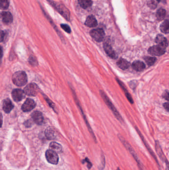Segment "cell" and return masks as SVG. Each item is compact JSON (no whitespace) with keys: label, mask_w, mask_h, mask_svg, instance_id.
I'll list each match as a JSON object with an SVG mask.
<instances>
[{"label":"cell","mask_w":169,"mask_h":170,"mask_svg":"<svg viewBox=\"0 0 169 170\" xmlns=\"http://www.w3.org/2000/svg\"><path fill=\"white\" fill-rule=\"evenodd\" d=\"M3 48L1 46H0V65L1 64L2 59L3 57Z\"/></svg>","instance_id":"ab89813d"},{"label":"cell","mask_w":169,"mask_h":170,"mask_svg":"<svg viewBox=\"0 0 169 170\" xmlns=\"http://www.w3.org/2000/svg\"><path fill=\"white\" fill-rule=\"evenodd\" d=\"M5 35V34L4 31L0 29V42H2L4 41Z\"/></svg>","instance_id":"8d00e7d4"},{"label":"cell","mask_w":169,"mask_h":170,"mask_svg":"<svg viewBox=\"0 0 169 170\" xmlns=\"http://www.w3.org/2000/svg\"><path fill=\"white\" fill-rule=\"evenodd\" d=\"M101 163H100V165L99 167V169L100 170H103L104 169L105 166V157L103 155H101Z\"/></svg>","instance_id":"4dcf8cb0"},{"label":"cell","mask_w":169,"mask_h":170,"mask_svg":"<svg viewBox=\"0 0 169 170\" xmlns=\"http://www.w3.org/2000/svg\"><path fill=\"white\" fill-rule=\"evenodd\" d=\"M119 138L121 142L123 143V145L125 146V147L129 151V152L130 153V154L133 157L135 161H136V163H137V165H138V167H139V170H144L142 164V162H140V159H139V157L137 156L136 153V152H135L134 149L132 147V146H131V145L129 143V142H127L123 137H122V136H120L119 137Z\"/></svg>","instance_id":"277c9868"},{"label":"cell","mask_w":169,"mask_h":170,"mask_svg":"<svg viewBox=\"0 0 169 170\" xmlns=\"http://www.w3.org/2000/svg\"><path fill=\"white\" fill-rule=\"evenodd\" d=\"M14 108V105H13L11 100L9 99H6L3 102V109L6 113H10L11 112V110Z\"/></svg>","instance_id":"e0dca14e"},{"label":"cell","mask_w":169,"mask_h":170,"mask_svg":"<svg viewBox=\"0 0 169 170\" xmlns=\"http://www.w3.org/2000/svg\"><path fill=\"white\" fill-rule=\"evenodd\" d=\"M155 42L158 44V45L162 46L165 48H166L168 45L167 39L162 34H158L157 35L155 38Z\"/></svg>","instance_id":"2e32d148"},{"label":"cell","mask_w":169,"mask_h":170,"mask_svg":"<svg viewBox=\"0 0 169 170\" xmlns=\"http://www.w3.org/2000/svg\"><path fill=\"white\" fill-rule=\"evenodd\" d=\"M163 96L166 100H168V98H169V92H168V91H165V92L164 93Z\"/></svg>","instance_id":"f35d334b"},{"label":"cell","mask_w":169,"mask_h":170,"mask_svg":"<svg viewBox=\"0 0 169 170\" xmlns=\"http://www.w3.org/2000/svg\"><path fill=\"white\" fill-rule=\"evenodd\" d=\"M24 91L27 96H35L39 92V87L34 83H30L25 87Z\"/></svg>","instance_id":"52a82bcc"},{"label":"cell","mask_w":169,"mask_h":170,"mask_svg":"<svg viewBox=\"0 0 169 170\" xmlns=\"http://www.w3.org/2000/svg\"><path fill=\"white\" fill-rule=\"evenodd\" d=\"M116 64L120 68L122 69L123 70L129 68L130 66V63H129L127 60L123 58H121L119 60Z\"/></svg>","instance_id":"603a6c76"},{"label":"cell","mask_w":169,"mask_h":170,"mask_svg":"<svg viewBox=\"0 0 169 170\" xmlns=\"http://www.w3.org/2000/svg\"><path fill=\"white\" fill-rule=\"evenodd\" d=\"M132 67L136 71H142L145 68V65L143 62L140 61H136L132 64Z\"/></svg>","instance_id":"44dd1931"},{"label":"cell","mask_w":169,"mask_h":170,"mask_svg":"<svg viewBox=\"0 0 169 170\" xmlns=\"http://www.w3.org/2000/svg\"><path fill=\"white\" fill-rule=\"evenodd\" d=\"M3 124V116L1 113H0V127H2Z\"/></svg>","instance_id":"b9f144b4"},{"label":"cell","mask_w":169,"mask_h":170,"mask_svg":"<svg viewBox=\"0 0 169 170\" xmlns=\"http://www.w3.org/2000/svg\"><path fill=\"white\" fill-rule=\"evenodd\" d=\"M164 107L165 108V110L167 111V112H169V103H164L163 105Z\"/></svg>","instance_id":"60d3db41"},{"label":"cell","mask_w":169,"mask_h":170,"mask_svg":"<svg viewBox=\"0 0 169 170\" xmlns=\"http://www.w3.org/2000/svg\"><path fill=\"white\" fill-rule=\"evenodd\" d=\"M31 117L32 119L38 125H41L43 124L44 119H43L42 113L39 111H35L31 114Z\"/></svg>","instance_id":"9a60e30c"},{"label":"cell","mask_w":169,"mask_h":170,"mask_svg":"<svg viewBox=\"0 0 169 170\" xmlns=\"http://www.w3.org/2000/svg\"><path fill=\"white\" fill-rule=\"evenodd\" d=\"M61 27L62 29H64V31H65V32L67 33L70 34L71 32V29L70 27L66 24H61Z\"/></svg>","instance_id":"d6a6232c"},{"label":"cell","mask_w":169,"mask_h":170,"mask_svg":"<svg viewBox=\"0 0 169 170\" xmlns=\"http://www.w3.org/2000/svg\"><path fill=\"white\" fill-rule=\"evenodd\" d=\"M116 80L117 81V82L118 83V84H119L121 88H122L123 92L125 93V95H126V96L127 98V99L132 104L133 103V99H132L131 95H130V93H129L128 90L126 89V87L125 86L124 84L123 83V82H122V81H120L119 79H118L117 78H116Z\"/></svg>","instance_id":"ffe728a7"},{"label":"cell","mask_w":169,"mask_h":170,"mask_svg":"<svg viewBox=\"0 0 169 170\" xmlns=\"http://www.w3.org/2000/svg\"><path fill=\"white\" fill-rule=\"evenodd\" d=\"M92 38L97 42H101L105 37V32L102 28H96L92 30L90 32Z\"/></svg>","instance_id":"ba28073f"},{"label":"cell","mask_w":169,"mask_h":170,"mask_svg":"<svg viewBox=\"0 0 169 170\" xmlns=\"http://www.w3.org/2000/svg\"><path fill=\"white\" fill-rule=\"evenodd\" d=\"M103 47L106 53L110 58L116 59V55L115 51L113 49L111 44L108 41H105L103 44Z\"/></svg>","instance_id":"8fae6325"},{"label":"cell","mask_w":169,"mask_h":170,"mask_svg":"<svg viewBox=\"0 0 169 170\" xmlns=\"http://www.w3.org/2000/svg\"><path fill=\"white\" fill-rule=\"evenodd\" d=\"M85 25L87 27L89 28H94L97 26L98 23L95 17L93 15H89L86 18V21L85 22Z\"/></svg>","instance_id":"d6986e66"},{"label":"cell","mask_w":169,"mask_h":170,"mask_svg":"<svg viewBox=\"0 0 169 170\" xmlns=\"http://www.w3.org/2000/svg\"><path fill=\"white\" fill-rule=\"evenodd\" d=\"M136 131H137V132L139 133V135L140 136V138L142 139V141H143V143H144V145L145 146L146 148H147V150L151 154V156H152L153 157V159L155 160L157 164H158V166H159V168L160 167V166L159 164V162H158V160L157 159L156 156V155H155V154H154V152L151 149V148L149 146L148 144H147V142L146 141L145 139H144V137L143 136V135H142V133L140 132V131L139 130V129L138 128H136Z\"/></svg>","instance_id":"5bb4252c"},{"label":"cell","mask_w":169,"mask_h":170,"mask_svg":"<svg viewBox=\"0 0 169 170\" xmlns=\"http://www.w3.org/2000/svg\"><path fill=\"white\" fill-rule=\"evenodd\" d=\"M24 126L27 127H30L32 126V122L30 120H28L25 121V123H24Z\"/></svg>","instance_id":"74e56055"},{"label":"cell","mask_w":169,"mask_h":170,"mask_svg":"<svg viewBox=\"0 0 169 170\" xmlns=\"http://www.w3.org/2000/svg\"><path fill=\"white\" fill-rule=\"evenodd\" d=\"M166 14V10H164V8H159L156 13V18L157 20L159 21H162L165 18Z\"/></svg>","instance_id":"4316f807"},{"label":"cell","mask_w":169,"mask_h":170,"mask_svg":"<svg viewBox=\"0 0 169 170\" xmlns=\"http://www.w3.org/2000/svg\"><path fill=\"white\" fill-rule=\"evenodd\" d=\"M85 163H87V164H87V167H88V169H91L92 166V163H91V162H90V160H89L88 158H85L84 160L82 161V164H84V163H85Z\"/></svg>","instance_id":"836d02e7"},{"label":"cell","mask_w":169,"mask_h":170,"mask_svg":"<svg viewBox=\"0 0 169 170\" xmlns=\"http://www.w3.org/2000/svg\"><path fill=\"white\" fill-rule=\"evenodd\" d=\"M155 149L157 153L160 158L166 164L167 170H169V162L166 156L164 155L162 149L161 148L159 142L158 141H155Z\"/></svg>","instance_id":"30bf717a"},{"label":"cell","mask_w":169,"mask_h":170,"mask_svg":"<svg viewBox=\"0 0 169 170\" xmlns=\"http://www.w3.org/2000/svg\"><path fill=\"white\" fill-rule=\"evenodd\" d=\"M149 7L152 8H155L157 7V4L154 0H151L149 1L148 4Z\"/></svg>","instance_id":"e575fe53"},{"label":"cell","mask_w":169,"mask_h":170,"mask_svg":"<svg viewBox=\"0 0 169 170\" xmlns=\"http://www.w3.org/2000/svg\"><path fill=\"white\" fill-rule=\"evenodd\" d=\"M9 7V0H0V8L6 10Z\"/></svg>","instance_id":"f546056e"},{"label":"cell","mask_w":169,"mask_h":170,"mask_svg":"<svg viewBox=\"0 0 169 170\" xmlns=\"http://www.w3.org/2000/svg\"><path fill=\"white\" fill-rule=\"evenodd\" d=\"M49 147L52 150L54 151L56 153H61L62 152V145L57 142H52L50 144Z\"/></svg>","instance_id":"7402d4cb"},{"label":"cell","mask_w":169,"mask_h":170,"mask_svg":"<svg viewBox=\"0 0 169 170\" xmlns=\"http://www.w3.org/2000/svg\"><path fill=\"white\" fill-rule=\"evenodd\" d=\"M12 80L14 84L18 87H22L27 82V77L24 71H18L13 75Z\"/></svg>","instance_id":"3957f363"},{"label":"cell","mask_w":169,"mask_h":170,"mask_svg":"<svg viewBox=\"0 0 169 170\" xmlns=\"http://www.w3.org/2000/svg\"><path fill=\"white\" fill-rule=\"evenodd\" d=\"M41 8L42 10V11H43V13H44V14L45 15L46 18H47L48 20L49 21H50V23H51V24L52 25H53V27H54V29H55V31H57V33H58V34L59 35V36L61 37V38H62V35H61V32L59 31L58 29L57 28V27H56V26H55L54 23L53 22V21H52V20L51 19V18H50V17H49V15H47L46 14V13H45V11L44 10H43V8H42V7Z\"/></svg>","instance_id":"83f0119b"},{"label":"cell","mask_w":169,"mask_h":170,"mask_svg":"<svg viewBox=\"0 0 169 170\" xmlns=\"http://www.w3.org/2000/svg\"><path fill=\"white\" fill-rule=\"evenodd\" d=\"M71 89H72V91L74 99H75V103H76V104L77 105V106H78V107L79 108V110H80V112H81V114L82 116H83V119H84V120L85 122V123H86V126H87V127H88V129L89 131V132H90V134H91L92 137H93V139L94 140L95 142L96 143L97 141H96V139L94 133L93 132V130L92 129L91 127L90 126V124L89 123L88 119H86V116L85 115L84 113V112H83V110L82 109L81 106V105H80L79 100L78 99V98H77V96H76V94H75V91H74V89H73L72 88H71Z\"/></svg>","instance_id":"5b68a950"},{"label":"cell","mask_w":169,"mask_h":170,"mask_svg":"<svg viewBox=\"0 0 169 170\" xmlns=\"http://www.w3.org/2000/svg\"><path fill=\"white\" fill-rule=\"evenodd\" d=\"M29 62L32 66L37 65V61L35 57L33 56H30L29 58Z\"/></svg>","instance_id":"1f68e13d"},{"label":"cell","mask_w":169,"mask_h":170,"mask_svg":"<svg viewBox=\"0 0 169 170\" xmlns=\"http://www.w3.org/2000/svg\"><path fill=\"white\" fill-rule=\"evenodd\" d=\"M45 157L48 162L53 165L58 164L59 160L57 153L52 150H47L45 153Z\"/></svg>","instance_id":"8992f818"},{"label":"cell","mask_w":169,"mask_h":170,"mask_svg":"<svg viewBox=\"0 0 169 170\" xmlns=\"http://www.w3.org/2000/svg\"><path fill=\"white\" fill-rule=\"evenodd\" d=\"M81 7L86 9L89 8L92 5V0H78Z\"/></svg>","instance_id":"d4e9b609"},{"label":"cell","mask_w":169,"mask_h":170,"mask_svg":"<svg viewBox=\"0 0 169 170\" xmlns=\"http://www.w3.org/2000/svg\"><path fill=\"white\" fill-rule=\"evenodd\" d=\"M3 22L5 24H10L13 21V15L8 11H4L1 14Z\"/></svg>","instance_id":"ac0fdd59"},{"label":"cell","mask_w":169,"mask_h":170,"mask_svg":"<svg viewBox=\"0 0 169 170\" xmlns=\"http://www.w3.org/2000/svg\"><path fill=\"white\" fill-rule=\"evenodd\" d=\"M116 170H120V169L119 168H118L116 169Z\"/></svg>","instance_id":"7bdbcfd3"},{"label":"cell","mask_w":169,"mask_h":170,"mask_svg":"<svg viewBox=\"0 0 169 170\" xmlns=\"http://www.w3.org/2000/svg\"><path fill=\"white\" fill-rule=\"evenodd\" d=\"M45 99L46 100V101L48 103L49 105L50 106V107H52V109L55 110V105L53 103V102H52L51 100H50L48 98H46V97H45Z\"/></svg>","instance_id":"d590c367"},{"label":"cell","mask_w":169,"mask_h":170,"mask_svg":"<svg viewBox=\"0 0 169 170\" xmlns=\"http://www.w3.org/2000/svg\"><path fill=\"white\" fill-rule=\"evenodd\" d=\"M166 48L160 45H155L150 47L148 50L150 54L153 56H161L166 52Z\"/></svg>","instance_id":"9c48e42d"},{"label":"cell","mask_w":169,"mask_h":170,"mask_svg":"<svg viewBox=\"0 0 169 170\" xmlns=\"http://www.w3.org/2000/svg\"><path fill=\"white\" fill-rule=\"evenodd\" d=\"M25 96V93L22 90L17 89L12 92V96L13 99L15 102H20L22 100Z\"/></svg>","instance_id":"4fadbf2b"},{"label":"cell","mask_w":169,"mask_h":170,"mask_svg":"<svg viewBox=\"0 0 169 170\" xmlns=\"http://www.w3.org/2000/svg\"><path fill=\"white\" fill-rule=\"evenodd\" d=\"M45 134L46 138H47L48 139L53 140L54 139L56 138L54 130L51 127H48L47 128L45 132Z\"/></svg>","instance_id":"cb8c5ba5"},{"label":"cell","mask_w":169,"mask_h":170,"mask_svg":"<svg viewBox=\"0 0 169 170\" xmlns=\"http://www.w3.org/2000/svg\"><path fill=\"white\" fill-rule=\"evenodd\" d=\"M36 106V103L33 100L27 99L22 105V110L24 112L30 111Z\"/></svg>","instance_id":"7c38bea8"},{"label":"cell","mask_w":169,"mask_h":170,"mask_svg":"<svg viewBox=\"0 0 169 170\" xmlns=\"http://www.w3.org/2000/svg\"><path fill=\"white\" fill-rule=\"evenodd\" d=\"M100 95L101 96L103 100H104V102L107 105L108 107L111 110L113 114L115 115L116 119L119 120L121 123L123 122V119H122V116H121V114H120L118 110H116V107L113 105L112 103L111 102V100H110L108 96H107V95L102 90H100Z\"/></svg>","instance_id":"7a4b0ae2"},{"label":"cell","mask_w":169,"mask_h":170,"mask_svg":"<svg viewBox=\"0 0 169 170\" xmlns=\"http://www.w3.org/2000/svg\"><path fill=\"white\" fill-rule=\"evenodd\" d=\"M47 1L49 2L54 8H55L58 12L60 13L64 18H65L67 21H69L70 18V13L69 10L64 5L57 3L52 0H47Z\"/></svg>","instance_id":"6da1fadb"},{"label":"cell","mask_w":169,"mask_h":170,"mask_svg":"<svg viewBox=\"0 0 169 170\" xmlns=\"http://www.w3.org/2000/svg\"><path fill=\"white\" fill-rule=\"evenodd\" d=\"M160 31L164 34H168L169 32V22L168 20H165V21L161 24L160 27Z\"/></svg>","instance_id":"484cf974"},{"label":"cell","mask_w":169,"mask_h":170,"mask_svg":"<svg viewBox=\"0 0 169 170\" xmlns=\"http://www.w3.org/2000/svg\"><path fill=\"white\" fill-rule=\"evenodd\" d=\"M144 60L146 62L149 66H152L155 63L156 61V58L154 57H149L147 56L144 58Z\"/></svg>","instance_id":"f1b7e54d"}]
</instances>
